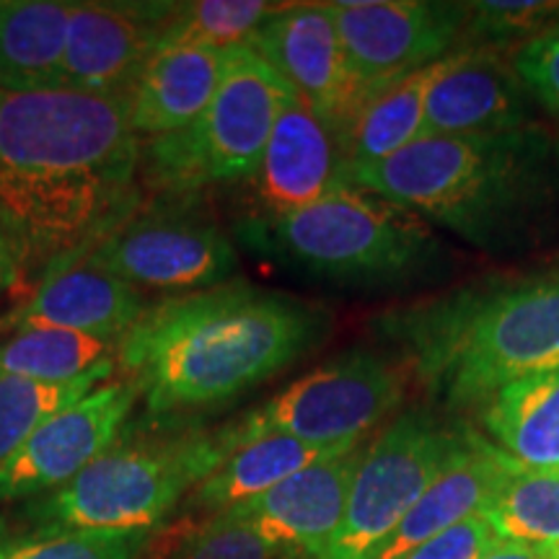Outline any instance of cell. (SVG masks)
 Returning a JSON list of instances; mask_svg holds the SVG:
<instances>
[{
    "label": "cell",
    "mask_w": 559,
    "mask_h": 559,
    "mask_svg": "<svg viewBox=\"0 0 559 559\" xmlns=\"http://www.w3.org/2000/svg\"><path fill=\"white\" fill-rule=\"evenodd\" d=\"M138 169L128 96L0 88V243L19 267H50L122 221Z\"/></svg>",
    "instance_id": "cell-1"
},
{
    "label": "cell",
    "mask_w": 559,
    "mask_h": 559,
    "mask_svg": "<svg viewBox=\"0 0 559 559\" xmlns=\"http://www.w3.org/2000/svg\"><path fill=\"white\" fill-rule=\"evenodd\" d=\"M324 313L249 283L181 293L148 306L117 347L145 415L190 417L277 376L317 345Z\"/></svg>",
    "instance_id": "cell-2"
},
{
    "label": "cell",
    "mask_w": 559,
    "mask_h": 559,
    "mask_svg": "<svg viewBox=\"0 0 559 559\" xmlns=\"http://www.w3.org/2000/svg\"><path fill=\"white\" fill-rule=\"evenodd\" d=\"M404 324L432 394L453 409L485 407L510 383L559 370V277L461 293Z\"/></svg>",
    "instance_id": "cell-3"
},
{
    "label": "cell",
    "mask_w": 559,
    "mask_h": 559,
    "mask_svg": "<svg viewBox=\"0 0 559 559\" xmlns=\"http://www.w3.org/2000/svg\"><path fill=\"white\" fill-rule=\"evenodd\" d=\"M223 430L190 417L128 423L115 443L79 477L32 502L39 534L47 531H153L226 459Z\"/></svg>",
    "instance_id": "cell-4"
},
{
    "label": "cell",
    "mask_w": 559,
    "mask_h": 559,
    "mask_svg": "<svg viewBox=\"0 0 559 559\" xmlns=\"http://www.w3.org/2000/svg\"><path fill=\"white\" fill-rule=\"evenodd\" d=\"M293 88L249 45L228 47L210 107L185 130L140 140V169L160 198L249 181Z\"/></svg>",
    "instance_id": "cell-5"
},
{
    "label": "cell",
    "mask_w": 559,
    "mask_h": 559,
    "mask_svg": "<svg viewBox=\"0 0 559 559\" xmlns=\"http://www.w3.org/2000/svg\"><path fill=\"white\" fill-rule=\"evenodd\" d=\"M515 135H423L379 164L347 169L349 185L474 234L508 200L519 171Z\"/></svg>",
    "instance_id": "cell-6"
},
{
    "label": "cell",
    "mask_w": 559,
    "mask_h": 559,
    "mask_svg": "<svg viewBox=\"0 0 559 559\" xmlns=\"http://www.w3.org/2000/svg\"><path fill=\"white\" fill-rule=\"evenodd\" d=\"M407 389L409 370L402 362L355 347L221 430L228 451L272 432L321 449H353L400 407Z\"/></svg>",
    "instance_id": "cell-7"
},
{
    "label": "cell",
    "mask_w": 559,
    "mask_h": 559,
    "mask_svg": "<svg viewBox=\"0 0 559 559\" xmlns=\"http://www.w3.org/2000/svg\"><path fill=\"white\" fill-rule=\"evenodd\" d=\"M262 239L285 262L326 277H386L415 267L430 230L415 213L347 185L267 218Z\"/></svg>",
    "instance_id": "cell-8"
},
{
    "label": "cell",
    "mask_w": 559,
    "mask_h": 559,
    "mask_svg": "<svg viewBox=\"0 0 559 559\" xmlns=\"http://www.w3.org/2000/svg\"><path fill=\"white\" fill-rule=\"evenodd\" d=\"M472 430L449 428L430 412H404L368 440L349 485L345 519L321 559H370L469 445Z\"/></svg>",
    "instance_id": "cell-9"
},
{
    "label": "cell",
    "mask_w": 559,
    "mask_h": 559,
    "mask_svg": "<svg viewBox=\"0 0 559 559\" xmlns=\"http://www.w3.org/2000/svg\"><path fill=\"white\" fill-rule=\"evenodd\" d=\"M192 198H158L132 207L88 243L91 260L138 290L181 296L223 285L239 267V257Z\"/></svg>",
    "instance_id": "cell-10"
},
{
    "label": "cell",
    "mask_w": 559,
    "mask_h": 559,
    "mask_svg": "<svg viewBox=\"0 0 559 559\" xmlns=\"http://www.w3.org/2000/svg\"><path fill=\"white\" fill-rule=\"evenodd\" d=\"M330 11L366 99L451 55L466 19L464 3L432 0H334Z\"/></svg>",
    "instance_id": "cell-11"
},
{
    "label": "cell",
    "mask_w": 559,
    "mask_h": 559,
    "mask_svg": "<svg viewBox=\"0 0 559 559\" xmlns=\"http://www.w3.org/2000/svg\"><path fill=\"white\" fill-rule=\"evenodd\" d=\"M138 400V389L122 379L102 383L55 412L0 466V502L39 498L66 487L115 443Z\"/></svg>",
    "instance_id": "cell-12"
},
{
    "label": "cell",
    "mask_w": 559,
    "mask_h": 559,
    "mask_svg": "<svg viewBox=\"0 0 559 559\" xmlns=\"http://www.w3.org/2000/svg\"><path fill=\"white\" fill-rule=\"evenodd\" d=\"M247 45L309 104L321 120L340 132L366 102L349 73L330 3H285Z\"/></svg>",
    "instance_id": "cell-13"
},
{
    "label": "cell",
    "mask_w": 559,
    "mask_h": 559,
    "mask_svg": "<svg viewBox=\"0 0 559 559\" xmlns=\"http://www.w3.org/2000/svg\"><path fill=\"white\" fill-rule=\"evenodd\" d=\"M145 309L148 306L143 293L91 260L88 249L83 247L47 267L34 296L0 317V332L50 326L115 342L120 347L122 337L138 324Z\"/></svg>",
    "instance_id": "cell-14"
},
{
    "label": "cell",
    "mask_w": 559,
    "mask_h": 559,
    "mask_svg": "<svg viewBox=\"0 0 559 559\" xmlns=\"http://www.w3.org/2000/svg\"><path fill=\"white\" fill-rule=\"evenodd\" d=\"M166 3H79L68 24L60 88L128 96L160 41Z\"/></svg>",
    "instance_id": "cell-15"
},
{
    "label": "cell",
    "mask_w": 559,
    "mask_h": 559,
    "mask_svg": "<svg viewBox=\"0 0 559 559\" xmlns=\"http://www.w3.org/2000/svg\"><path fill=\"white\" fill-rule=\"evenodd\" d=\"M526 120V86L498 50H461L438 60L425 99L423 135H515Z\"/></svg>",
    "instance_id": "cell-16"
},
{
    "label": "cell",
    "mask_w": 559,
    "mask_h": 559,
    "mask_svg": "<svg viewBox=\"0 0 559 559\" xmlns=\"http://www.w3.org/2000/svg\"><path fill=\"white\" fill-rule=\"evenodd\" d=\"M366 443L306 466L260 498L230 508V513L251 523L277 547L321 559L345 519L349 485Z\"/></svg>",
    "instance_id": "cell-17"
},
{
    "label": "cell",
    "mask_w": 559,
    "mask_h": 559,
    "mask_svg": "<svg viewBox=\"0 0 559 559\" xmlns=\"http://www.w3.org/2000/svg\"><path fill=\"white\" fill-rule=\"evenodd\" d=\"M249 181L264 218L293 213L342 190L349 179L337 132L293 96L280 109L260 169Z\"/></svg>",
    "instance_id": "cell-18"
},
{
    "label": "cell",
    "mask_w": 559,
    "mask_h": 559,
    "mask_svg": "<svg viewBox=\"0 0 559 559\" xmlns=\"http://www.w3.org/2000/svg\"><path fill=\"white\" fill-rule=\"evenodd\" d=\"M226 50L202 45H158L132 83L130 128L138 140L185 130L210 107Z\"/></svg>",
    "instance_id": "cell-19"
},
{
    "label": "cell",
    "mask_w": 559,
    "mask_h": 559,
    "mask_svg": "<svg viewBox=\"0 0 559 559\" xmlns=\"http://www.w3.org/2000/svg\"><path fill=\"white\" fill-rule=\"evenodd\" d=\"M513 469L515 461L508 453L472 432L469 445L425 489L415 508L404 515L394 534L373 551L370 559L407 557L412 549L438 536L440 531L456 526L459 521L469 519L474 513H481Z\"/></svg>",
    "instance_id": "cell-20"
},
{
    "label": "cell",
    "mask_w": 559,
    "mask_h": 559,
    "mask_svg": "<svg viewBox=\"0 0 559 559\" xmlns=\"http://www.w3.org/2000/svg\"><path fill=\"white\" fill-rule=\"evenodd\" d=\"M347 449H321L290 436H262L236 445L181 502V513L215 515L260 498L283 479Z\"/></svg>",
    "instance_id": "cell-21"
},
{
    "label": "cell",
    "mask_w": 559,
    "mask_h": 559,
    "mask_svg": "<svg viewBox=\"0 0 559 559\" xmlns=\"http://www.w3.org/2000/svg\"><path fill=\"white\" fill-rule=\"evenodd\" d=\"M489 438L515 464L536 472H559V370L528 376L481 407Z\"/></svg>",
    "instance_id": "cell-22"
},
{
    "label": "cell",
    "mask_w": 559,
    "mask_h": 559,
    "mask_svg": "<svg viewBox=\"0 0 559 559\" xmlns=\"http://www.w3.org/2000/svg\"><path fill=\"white\" fill-rule=\"evenodd\" d=\"M73 0H5L0 13V88H60Z\"/></svg>",
    "instance_id": "cell-23"
},
{
    "label": "cell",
    "mask_w": 559,
    "mask_h": 559,
    "mask_svg": "<svg viewBox=\"0 0 559 559\" xmlns=\"http://www.w3.org/2000/svg\"><path fill=\"white\" fill-rule=\"evenodd\" d=\"M438 62L370 94L340 132L347 169L379 164L423 138L425 99Z\"/></svg>",
    "instance_id": "cell-24"
},
{
    "label": "cell",
    "mask_w": 559,
    "mask_h": 559,
    "mask_svg": "<svg viewBox=\"0 0 559 559\" xmlns=\"http://www.w3.org/2000/svg\"><path fill=\"white\" fill-rule=\"evenodd\" d=\"M277 547L236 513H181L169 526L148 534L138 559H283Z\"/></svg>",
    "instance_id": "cell-25"
},
{
    "label": "cell",
    "mask_w": 559,
    "mask_h": 559,
    "mask_svg": "<svg viewBox=\"0 0 559 559\" xmlns=\"http://www.w3.org/2000/svg\"><path fill=\"white\" fill-rule=\"evenodd\" d=\"M109 360H117L115 342L50 326L19 330L0 342V376L37 383L79 381Z\"/></svg>",
    "instance_id": "cell-26"
},
{
    "label": "cell",
    "mask_w": 559,
    "mask_h": 559,
    "mask_svg": "<svg viewBox=\"0 0 559 559\" xmlns=\"http://www.w3.org/2000/svg\"><path fill=\"white\" fill-rule=\"evenodd\" d=\"M481 513L500 539L559 549V472L515 464Z\"/></svg>",
    "instance_id": "cell-27"
},
{
    "label": "cell",
    "mask_w": 559,
    "mask_h": 559,
    "mask_svg": "<svg viewBox=\"0 0 559 559\" xmlns=\"http://www.w3.org/2000/svg\"><path fill=\"white\" fill-rule=\"evenodd\" d=\"M285 3L267 0H190L166 3L158 45H202L215 50L247 45Z\"/></svg>",
    "instance_id": "cell-28"
},
{
    "label": "cell",
    "mask_w": 559,
    "mask_h": 559,
    "mask_svg": "<svg viewBox=\"0 0 559 559\" xmlns=\"http://www.w3.org/2000/svg\"><path fill=\"white\" fill-rule=\"evenodd\" d=\"M115 366L117 360H109L70 383H37L16 376H0V466L34 436L45 419L107 381L115 373Z\"/></svg>",
    "instance_id": "cell-29"
},
{
    "label": "cell",
    "mask_w": 559,
    "mask_h": 559,
    "mask_svg": "<svg viewBox=\"0 0 559 559\" xmlns=\"http://www.w3.org/2000/svg\"><path fill=\"white\" fill-rule=\"evenodd\" d=\"M461 39L466 50H519L528 39L559 24V0H477L464 3Z\"/></svg>",
    "instance_id": "cell-30"
},
{
    "label": "cell",
    "mask_w": 559,
    "mask_h": 559,
    "mask_svg": "<svg viewBox=\"0 0 559 559\" xmlns=\"http://www.w3.org/2000/svg\"><path fill=\"white\" fill-rule=\"evenodd\" d=\"M151 531H47L13 542L0 559H138Z\"/></svg>",
    "instance_id": "cell-31"
},
{
    "label": "cell",
    "mask_w": 559,
    "mask_h": 559,
    "mask_svg": "<svg viewBox=\"0 0 559 559\" xmlns=\"http://www.w3.org/2000/svg\"><path fill=\"white\" fill-rule=\"evenodd\" d=\"M510 60L526 91L559 115V24L521 45Z\"/></svg>",
    "instance_id": "cell-32"
},
{
    "label": "cell",
    "mask_w": 559,
    "mask_h": 559,
    "mask_svg": "<svg viewBox=\"0 0 559 559\" xmlns=\"http://www.w3.org/2000/svg\"><path fill=\"white\" fill-rule=\"evenodd\" d=\"M502 539L485 513H474L456 526L440 531L402 559H485Z\"/></svg>",
    "instance_id": "cell-33"
},
{
    "label": "cell",
    "mask_w": 559,
    "mask_h": 559,
    "mask_svg": "<svg viewBox=\"0 0 559 559\" xmlns=\"http://www.w3.org/2000/svg\"><path fill=\"white\" fill-rule=\"evenodd\" d=\"M485 559H559V549L531 547V544L502 539Z\"/></svg>",
    "instance_id": "cell-34"
},
{
    "label": "cell",
    "mask_w": 559,
    "mask_h": 559,
    "mask_svg": "<svg viewBox=\"0 0 559 559\" xmlns=\"http://www.w3.org/2000/svg\"><path fill=\"white\" fill-rule=\"evenodd\" d=\"M19 270H21L19 262L13 260L11 251L5 249L3 243H0V296H3V293L9 288H13V285H16Z\"/></svg>",
    "instance_id": "cell-35"
},
{
    "label": "cell",
    "mask_w": 559,
    "mask_h": 559,
    "mask_svg": "<svg viewBox=\"0 0 559 559\" xmlns=\"http://www.w3.org/2000/svg\"><path fill=\"white\" fill-rule=\"evenodd\" d=\"M11 539H9V526H5V521L0 519V557L5 555V551H9V547H11Z\"/></svg>",
    "instance_id": "cell-36"
},
{
    "label": "cell",
    "mask_w": 559,
    "mask_h": 559,
    "mask_svg": "<svg viewBox=\"0 0 559 559\" xmlns=\"http://www.w3.org/2000/svg\"><path fill=\"white\" fill-rule=\"evenodd\" d=\"M283 559H309L306 555H298V551H288V555H285Z\"/></svg>",
    "instance_id": "cell-37"
},
{
    "label": "cell",
    "mask_w": 559,
    "mask_h": 559,
    "mask_svg": "<svg viewBox=\"0 0 559 559\" xmlns=\"http://www.w3.org/2000/svg\"><path fill=\"white\" fill-rule=\"evenodd\" d=\"M3 5H5V0H0V13H3Z\"/></svg>",
    "instance_id": "cell-38"
}]
</instances>
